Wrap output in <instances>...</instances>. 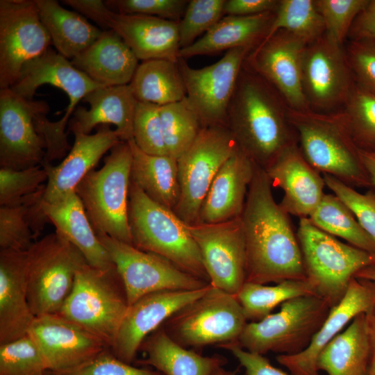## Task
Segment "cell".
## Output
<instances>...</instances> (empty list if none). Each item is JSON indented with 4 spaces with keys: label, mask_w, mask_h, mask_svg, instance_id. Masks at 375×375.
Returning a JSON list of instances; mask_svg holds the SVG:
<instances>
[{
    "label": "cell",
    "mask_w": 375,
    "mask_h": 375,
    "mask_svg": "<svg viewBox=\"0 0 375 375\" xmlns=\"http://www.w3.org/2000/svg\"><path fill=\"white\" fill-rule=\"evenodd\" d=\"M265 169L255 165L241 215L247 256L246 282L266 285L306 278L290 215L276 203Z\"/></svg>",
    "instance_id": "6da1fadb"
},
{
    "label": "cell",
    "mask_w": 375,
    "mask_h": 375,
    "mask_svg": "<svg viewBox=\"0 0 375 375\" xmlns=\"http://www.w3.org/2000/svg\"><path fill=\"white\" fill-rule=\"evenodd\" d=\"M227 128L238 148L263 169L298 142L270 85L244 62L228 108Z\"/></svg>",
    "instance_id": "7a4b0ae2"
},
{
    "label": "cell",
    "mask_w": 375,
    "mask_h": 375,
    "mask_svg": "<svg viewBox=\"0 0 375 375\" xmlns=\"http://www.w3.org/2000/svg\"><path fill=\"white\" fill-rule=\"evenodd\" d=\"M287 119L297 134L303 156L313 168L351 188H372L343 114L326 115L292 110Z\"/></svg>",
    "instance_id": "3957f363"
},
{
    "label": "cell",
    "mask_w": 375,
    "mask_h": 375,
    "mask_svg": "<svg viewBox=\"0 0 375 375\" xmlns=\"http://www.w3.org/2000/svg\"><path fill=\"white\" fill-rule=\"evenodd\" d=\"M128 222L133 245L159 255L209 283L199 248L188 224L150 199L131 181Z\"/></svg>",
    "instance_id": "277c9868"
},
{
    "label": "cell",
    "mask_w": 375,
    "mask_h": 375,
    "mask_svg": "<svg viewBox=\"0 0 375 375\" xmlns=\"http://www.w3.org/2000/svg\"><path fill=\"white\" fill-rule=\"evenodd\" d=\"M131 162L128 142H120L111 149L99 169L85 176L75 192L95 232L133 244L128 222Z\"/></svg>",
    "instance_id": "5b68a950"
},
{
    "label": "cell",
    "mask_w": 375,
    "mask_h": 375,
    "mask_svg": "<svg viewBox=\"0 0 375 375\" xmlns=\"http://www.w3.org/2000/svg\"><path fill=\"white\" fill-rule=\"evenodd\" d=\"M297 235L306 278L331 308L343 299L358 272L375 265V253L340 242L308 218L300 219Z\"/></svg>",
    "instance_id": "8992f818"
},
{
    "label": "cell",
    "mask_w": 375,
    "mask_h": 375,
    "mask_svg": "<svg viewBox=\"0 0 375 375\" xmlns=\"http://www.w3.org/2000/svg\"><path fill=\"white\" fill-rule=\"evenodd\" d=\"M128 303L116 269L84 263L72 290L58 313L101 339L110 349Z\"/></svg>",
    "instance_id": "52a82bcc"
},
{
    "label": "cell",
    "mask_w": 375,
    "mask_h": 375,
    "mask_svg": "<svg viewBox=\"0 0 375 375\" xmlns=\"http://www.w3.org/2000/svg\"><path fill=\"white\" fill-rule=\"evenodd\" d=\"M258 322L245 326L236 344L265 355H294L305 350L326 320L331 307L317 295L291 299Z\"/></svg>",
    "instance_id": "ba28073f"
},
{
    "label": "cell",
    "mask_w": 375,
    "mask_h": 375,
    "mask_svg": "<svg viewBox=\"0 0 375 375\" xmlns=\"http://www.w3.org/2000/svg\"><path fill=\"white\" fill-rule=\"evenodd\" d=\"M247 323L236 295L210 285L161 327L177 343L192 349L237 344Z\"/></svg>",
    "instance_id": "9c48e42d"
},
{
    "label": "cell",
    "mask_w": 375,
    "mask_h": 375,
    "mask_svg": "<svg viewBox=\"0 0 375 375\" xmlns=\"http://www.w3.org/2000/svg\"><path fill=\"white\" fill-rule=\"evenodd\" d=\"M28 252V299L35 317L58 314L76 272L86 262L81 251L55 232L35 241Z\"/></svg>",
    "instance_id": "30bf717a"
},
{
    "label": "cell",
    "mask_w": 375,
    "mask_h": 375,
    "mask_svg": "<svg viewBox=\"0 0 375 375\" xmlns=\"http://www.w3.org/2000/svg\"><path fill=\"white\" fill-rule=\"evenodd\" d=\"M95 233L123 283L128 306L150 293L196 290L210 285L159 255L141 250L103 233Z\"/></svg>",
    "instance_id": "8fae6325"
},
{
    "label": "cell",
    "mask_w": 375,
    "mask_h": 375,
    "mask_svg": "<svg viewBox=\"0 0 375 375\" xmlns=\"http://www.w3.org/2000/svg\"><path fill=\"white\" fill-rule=\"evenodd\" d=\"M238 148L226 126H203L178 160L180 197L174 210L185 223L198 222L202 203L224 163Z\"/></svg>",
    "instance_id": "7c38bea8"
},
{
    "label": "cell",
    "mask_w": 375,
    "mask_h": 375,
    "mask_svg": "<svg viewBox=\"0 0 375 375\" xmlns=\"http://www.w3.org/2000/svg\"><path fill=\"white\" fill-rule=\"evenodd\" d=\"M252 49H231L217 62L199 69L191 67L185 59H178L186 99L203 126L227 127L228 108L242 67Z\"/></svg>",
    "instance_id": "4fadbf2b"
},
{
    "label": "cell",
    "mask_w": 375,
    "mask_h": 375,
    "mask_svg": "<svg viewBox=\"0 0 375 375\" xmlns=\"http://www.w3.org/2000/svg\"><path fill=\"white\" fill-rule=\"evenodd\" d=\"M51 44L35 0L0 1V88H10L24 65Z\"/></svg>",
    "instance_id": "5bb4252c"
},
{
    "label": "cell",
    "mask_w": 375,
    "mask_h": 375,
    "mask_svg": "<svg viewBox=\"0 0 375 375\" xmlns=\"http://www.w3.org/2000/svg\"><path fill=\"white\" fill-rule=\"evenodd\" d=\"M188 225L210 285L237 295L246 283V246L241 217L222 223Z\"/></svg>",
    "instance_id": "9a60e30c"
},
{
    "label": "cell",
    "mask_w": 375,
    "mask_h": 375,
    "mask_svg": "<svg viewBox=\"0 0 375 375\" xmlns=\"http://www.w3.org/2000/svg\"><path fill=\"white\" fill-rule=\"evenodd\" d=\"M47 102L25 99L10 88L0 91V166L21 170L42 165L46 144L38 133L36 115Z\"/></svg>",
    "instance_id": "2e32d148"
},
{
    "label": "cell",
    "mask_w": 375,
    "mask_h": 375,
    "mask_svg": "<svg viewBox=\"0 0 375 375\" xmlns=\"http://www.w3.org/2000/svg\"><path fill=\"white\" fill-rule=\"evenodd\" d=\"M307 44L303 40L280 31L264 39L244 61L296 111L308 110L301 74L302 55Z\"/></svg>",
    "instance_id": "e0dca14e"
},
{
    "label": "cell",
    "mask_w": 375,
    "mask_h": 375,
    "mask_svg": "<svg viewBox=\"0 0 375 375\" xmlns=\"http://www.w3.org/2000/svg\"><path fill=\"white\" fill-rule=\"evenodd\" d=\"M28 333L39 347L48 371L72 372L110 349L101 339L59 314L35 317Z\"/></svg>",
    "instance_id": "ac0fdd59"
},
{
    "label": "cell",
    "mask_w": 375,
    "mask_h": 375,
    "mask_svg": "<svg viewBox=\"0 0 375 375\" xmlns=\"http://www.w3.org/2000/svg\"><path fill=\"white\" fill-rule=\"evenodd\" d=\"M196 290H164L148 294L128 306L111 348L120 360L131 364L144 340L172 315L210 288Z\"/></svg>",
    "instance_id": "d6986e66"
},
{
    "label": "cell",
    "mask_w": 375,
    "mask_h": 375,
    "mask_svg": "<svg viewBox=\"0 0 375 375\" xmlns=\"http://www.w3.org/2000/svg\"><path fill=\"white\" fill-rule=\"evenodd\" d=\"M341 50L325 38L305 48L301 59L303 89L308 103L320 108L346 102L354 86Z\"/></svg>",
    "instance_id": "ffe728a7"
},
{
    "label": "cell",
    "mask_w": 375,
    "mask_h": 375,
    "mask_svg": "<svg viewBox=\"0 0 375 375\" xmlns=\"http://www.w3.org/2000/svg\"><path fill=\"white\" fill-rule=\"evenodd\" d=\"M44 84L60 88L68 96L69 104L65 115L56 122L62 129L68 124L78 102L91 91L102 87L51 48L26 62L10 88L18 96L33 100L38 88Z\"/></svg>",
    "instance_id": "44dd1931"
},
{
    "label": "cell",
    "mask_w": 375,
    "mask_h": 375,
    "mask_svg": "<svg viewBox=\"0 0 375 375\" xmlns=\"http://www.w3.org/2000/svg\"><path fill=\"white\" fill-rule=\"evenodd\" d=\"M375 306V282L353 278L343 299L332 307L310 345L294 355H278L277 362L291 375H319L317 359L323 349L358 315Z\"/></svg>",
    "instance_id": "7402d4cb"
},
{
    "label": "cell",
    "mask_w": 375,
    "mask_h": 375,
    "mask_svg": "<svg viewBox=\"0 0 375 375\" xmlns=\"http://www.w3.org/2000/svg\"><path fill=\"white\" fill-rule=\"evenodd\" d=\"M73 134L74 144L60 164L53 166L45 161L42 164L48 175L42 203H53L74 192L102 156L122 142L116 131L109 125L99 126L93 134Z\"/></svg>",
    "instance_id": "603a6c76"
},
{
    "label": "cell",
    "mask_w": 375,
    "mask_h": 375,
    "mask_svg": "<svg viewBox=\"0 0 375 375\" xmlns=\"http://www.w3.org/2000/svg\"><path fill=\"white\" fill-rule=\"evenodd\" d=\"M272 186L284 192L281 207L289 215L308 218L321 201L323 176L303 156L297 143L285 149L265 169Z\"/></svg>",
    "instance_id": "cb8c5ba5"
},
{
    "label": "cell",
    "mask_w": 375,
    "mask_h": 375,
    "mask_svg": "<svg viewBox=\"0 0 375 375\" xmlns=\"http://www.w3.org/2000/svg\"><path fill=\"white\" fill-rule=\"evenodd\" d=\"M28 251L0 249V344L28 333L35 318L28 299Z\"/></svg>",
    "instance_id": "d4e9b609"
},
{
    "label": "cell",
    "mask_w": 375,
    "mask_h": 375,
    "mask_svg": "<svg viewBox=\"0 0 375 375\" xmlns=\"http://www.w3.org/2000/svg\"><path fill=\"white\" fill-rule=\"evenodd\" d=\"M254 170L255 164L238 148L215 177L197 222L217 224L240 217Z\"/></svg>",
    "instance_id": "484cf974"
},
{
    "label": "cell",
    "mask_w": 375,
    "mask_h": 375,
    "mask_svg": "<svg viewBox=\"0 0 375 375\" xmlns=\"http://www.w3.org/2000/svg\"><path fill=\"white\" fill-rule=\"evenodd\" d=\"M83 101L89 104V109L76 108L68 123V131L90 134L97 126L113 124L122 141L133 139L138 101L129 85L100 87L88 93Z\"/></svg>",
    "instance_id": "4316f807"
},
{
    "label": "cell",
    "mask_w": 375,
    "mask_h": 375,
    "mask_svg": "<svg viewBox=\"0 0 375 375\" xmlns=\"http://www.w3.org/2000/svg\"><path fill=\"white\" fill-rule=\"evenodd\" d=\"M109 30L122 38L138 60L178 59V22L113 12Z\"/></svg>",
    "instance_id": "83f0119b"
},
{
    "label": "cell",
    "mask_w": 375,
    "mask_h": 375,
    "mask_svg": "<svg viewBox=\"0 0 375 375\" xmlns=\"http://www.w3.org/2000/svg\"><path fill=\"white\" fill-rule=\"evenodd\" d=\"M138 60L115 31L106 30L91 46L70 61L101 85L115 86L131 83Z\"/></svg>",
    "instance_id": "f1b7e54d"
},
{
    "label": "cell",
    "mask_w": 375,
    "mask_h": 375,
    "mask_svg": "<svg viewBox=\"0 0 375 375\" xmlns=\"http://www.w3.org/2000/svg\"><path fill=\"white\" fill-rule=\"evenodd\" d=\"M42 208L56 232L75 246L90 265L102 269L115 268L75 192L53 203L42 202Z\"/></svg>",
    "instance_id": "f546056e"
},
{
    "label": "cell",
    "mask_w": 375,
    "mask_h": 375,
    "mask_svg": "<svg viewBox=\"0 0 375 375\" xmlns=\"http://www.w3.org/2000/svg\"><path fill=\"white\" fill-rule=\"evenodd\" d=\"M272 12L253 16H224L192 45L180 49L178 58L217 54L240 47L255 48L267 36Z\"/></svg>",
    "instance_id": "4dcf8cb0"
},
{
    "label": "cell",
    "mask_w": 375,
    "mask_h": 375,
    "mask_svg": "<svg viewBox=\"0 0 375 375\" xmlns=\"http://www.w3.org/2000/svg\"><path fill=\"white\" fill-rule=\"evenodd\" d=\"M140 351L144 356L138 362L162 375H211L226 362L220 356H202L181 346L161 326L144 340Z\"/></svg>",
    "instance_id": "1f68e13d"
},
{
    "label": "cell",
    "mask_w": 375,
    "mask_h": 375,
    "mask_svg": "<svg viewBox=\"0 0 375 375\" xmlns=\"http://www.w3.org/2000/svg\"><path fill=\"white\" fill-rule=\"evenodd\" d=\"M370 359L367 319L361 313L323 349L317 368L328 375H369Z\"/></svg>",
    "instance_id": "d6a6232c"
},
{
    "label": "cell",
    "mask_w": 375,
    "mask_h": 375,
    "mask_svg": "<svg viewBox=\"0 0 375 375\" xmlns=\"http://www.w3.org/2000/svg\"><path fill=\"white\" fill-rule=\"evenodd\" d=\"M39 16L56 51L72 60L86 50L102 31L55 0H35Z\"/></svg>",
    "instance_id": "836d02e7"
},
{
    "label": "cell",
    "mask_w": 375,
    "mask_h": 375,
    "mask_svg": "<svg viewBox=\"0 0 375 375\" xmlns=\"http://www.w3.org/2000/svg\"><path fill=\"white\" fill-rule=\"evenodd\" d=\"M127 142L132 153L131 181L150 199L174 211L181 192L178 160L168 155L148 154L133 139Z\"/></svg>",
    "instance_id": "e575fe53"
},
{
    "label": "cell",
    "mask_w": 375,
    "mask_h": 375,
    "mask_svg": "<svg viewBox=\"0 0 375 375\" xmlns=\"http://www.w3.org/2000/svg\"><path fill=\"white\" fill-rule=\"evenodd\" d=\"M128 85L138 102L162 106L186 97L178 60L152 59L142 61Z\"/></svg>",
    "instance_id": "d590c367"
},
{
    "label": "cell",
    "mask_w": 375,
    "mask_h": 375,
    "mask_svg": "<svg viewBox=\"0 0 375 375\" xmlns=\"http://www.w3.org/2000/svg\"><path fill=\"white\" fill-rule=\"evenodd\" d=\"M308 295H317L316 290L313 284L305 278L286 280L274 285L246 282L236 297L247 320L258 322L283 303Z\"/></svg>",
    "instance_id": "8d00e7d4"
},
{
    "label": "cell",
    "mask_w": 375,
    "mask_h": 375,
    "mask_svg": "<svg viewBox=\"0 0 375 375\" xmlns=\"http://www.w3.org/2000/svg\"><path fill=\"white\" fill-rule=\"evenodd\" d=\"M308 219L326 233L340 237L358 249L375 253V240L365 231L348 206L335 194H324Z\"/></svg>",
    "instance_id": "74e56055"
},
{
    "label": "cell",
    "mask_w": 375,
    "mask_h": 375,
    "mask_svg": "<svg viewBox=\"0 0 375 375\" xmlns=\"http://www.w3.org/2000/svg\"><path fill=\"white\" fill-rule=\"evenodd\" d=\"M160 115L167 155L178 160L193 144L203 126L186 97L160 106Z\"/></svg>",
    "instance_id": "f35d334b"
},
{
    "label": "cell",
    "mask_w": 375,
    "mask_h": 375,
    "mask_svg": "<svg viewBox=\"0 0 375 375\" xmlns=\"http://www.w3.org/2000/svg\"><path fill=\"white\" fill-rule=\"evenodd\" d=\"M45 188L23 203L0 207V249L28 251L40 235L34 204Z\"/></svg>",
    "instance_id": "ab89813d"
},
{
    "label": "cell",
    "mask_w": 375,
    "mask_h": 375,
    "mask_svg": "<svg viewBox=\"0 0 375 375\" xmlns=\"http://www.w3.org/2000/svg\"><path fill=\"white\" fill-rule=\"evenodd\" d=\"M280 31H286L307 44L319 39L325 31V27L315 1H279L274 19L265 39Z\"/></svg>",
    "instance_id": "60d3db41"
},
{
    "label": "cell",
    "mask_w": 375,
    "mask_h": 375,
    "mask_svg": "<svg viewBox=\"0 0 375 375\" xmlns=\"http://www.w3.org/2000/svg\"><path fill=\"white\" fill-rule=\"evenodd\" d=\"M346 103L343 115L355 144L362 151L375 152V95L356 85Z\"/></svg>",
    "instance_id": "b9f144b4"
},
{
    "label": "cell",
    "mask_w": 375,
    "mask_h": 375,
    "mask_svg": "<svg viewBox=\"0 0 375 375\" xmlns=\"http://www.w3.org/2000/svg\"><path fill=\"white\" fill-rule=\"evenodd\" d=\"M47 371L44 356L28 333L0 344V375H45Z\"/></svg>",
    "instance_id": "7bdbcfd3"
},
{
    "label": "cell",
    "mask_w": 375,
    "mask_h": 375,
    "mask_svg": "<svg viewBox=\"0 0 375 375\" xmlns=\"http://www.w3.org/2000/svg\"><path fill=\"white\" fill-rule=\"evenodd\" d=\"M47 172L42 165L15 170L0 169V205L23 203L45 188Z\"/></svg>",
    "instance_id": "ee69618b"
},
{
    "label": "cell",
    "mask_w": 375,
    "mask_h": 375,
    "mask_svg": "<svg viewBox=\"0 0 375 375\" xmlns=\"http://www.w3.org/2000/svg\"><path fill=\"white\" fill-rule=\"evenodd\" d=\"M225 1H189L185 13L178 22L181 49L194 43L224 16Z\"/></svg>",
    "instance_id": "f6af8a7d"
},
{
    "label": "cell",
    "mask_w": 375,
    "mask_h": 375,
    "mask_svg": "<svg viewBox=\"0 0 375 375\" xmlns=\"http://www.w3.org/2000/svg\"><path fill=\"white\" fill-rule=\"evenodd\" d=\"M369 0H319L317 8L324 23L326 38L341 47L344 38L360 11Z\"/></svg>",
    "instance_id": "bcb514c9"
},
{
    "label": "cell",
    "mask_w": 375,
    "mask_h": 375,
    "mask_svg": "<svg viewBox=\"0 0 375 375\" xmlns=\"http://www.w3.org/2000/svg\"><path fill=\"white\" fill-rule=\"evenodd\" d=\"M133 139L136 145L148 154L167 155L159 106L138 102L133 120Z\"/></svg>",
    "instance_id": "7dc6e473"
},
{
    "label": "cell",
    "mask_w": 375,
    "mask_h": 375,
    "mask_svg": "<svg viewBox=\"0 0 375 375\" xmlns=\"http://www.w3.org/2000/svg\"><path fill=\"white\" fill-rule=\"evenodd\" d=\"M322 176L326 185L348 206L365 231L375 240V188L362 194L333 176Z\"/></svg>",
    "instance_id": "c3c4849f"
},
{
    "label": "cell",
    "mask_w": 375,
    "mask_h": 375,
    "mask_svg": "<svg viewBox=\"0 0 375 375\" xmlns=\"http://www.w3.org/2000/svg\"><path fill=\"white\" fill-rule=\"evenodd\" d=\"M108 8L114 12L143 15L179 22L189 1L186 0H106Z\"/></svg>",
    "instance_id": "681fc988"
},
{
    "label": "cell",
    "mask_w": 375,
    "mask_h": 375,
    "mask_svg": "<svg viewBox=\"0 0 375 375\" xmlns=\"http://www.w3.org/2000/svg\"><path fill=\"white\" fill-rule=\"evenodd\" d=\"M45 375H162L158 371L133 366L118 358L110 349H106L79 368L62 374L49 371Z\"/></svg>",
    "instance_id": "f907efd6"
},
{
    "label": "cell",
    "mask_w": 375,
    "mask_h": 375,
    "mask_svg": "<svg viewBox=\"0 0 375 375\" xmlns=\"http://www.w3.org/2000/svg\"><path fill=\"white\" fill-rule=\"evenodd\" d=\"M348 62L357 85L375 95V43L353 41L349 48Z\"/></svg>",
    "instance_id": "816d5d0a"
},
{
    "label": "cell",
    "mask_w": 375,
    "mask_h": 375,
    "mask_svg": "<svg viewBox=\"0 0 375 375\" xmlns=\"http://www.w3.org/2000/svg\"><path fill=\"white\" fill-rule=\"evenodd\" d=\"M222 348L229 351L239 362L244 369V375H289L274 367L264 355L249 351L236 344Z\"/></svg>",
    "instance_id": "f5cc1de1"
},
{
    "label": "cell",
    "mask_w": 375,
    "mask_h": 375,
    "mask_svg": "<svg viewBox=\"0 0 375 375\" xmlns=\"http://www.w3.org/2000/svg\"><path fill=\"white\" fill-rule=\"evenodd\" d=\"M62 2L81 15L92 19L104 31L109 30L113 12L108 8L104 1L101 0H62Z\"/></svg>",
    "instance_id": "db71d44e"
},
{
    "label": "cell",
    "mask_w": 375,
    "mask_h": 375,
    "mask_svg": "<svg viewBox=\"0 0 375 375\" xmlns=\"http://www.w3.org/2000/svg\"><path fill=\"white\" fill-rule=\"evenodd\" d=\"M275 0H226L224 14L229 16L248 17L276 10L278 5Z\"/></svg>",
    "instance_id": "11a10c76"
},
{
    "label": "cell",
    "mask_w": 375,
    "mask_h": 375,
    "mask_svg": "<svg viewBox=\"0 0 375 375\" xmlns=\"http://www.w3.org/2000/svg\"><path fill=\"white\" fill-rule=\"evenodd\" d=\"M350 33L354 41L375 43V0H369L355 19Z\"/></svg>",
    "instance_id": "9f6ffc18"
},
{
    "label": "cell",
    "mask_w": 375,
    "mask_h": 375,
    "mask_svg": "<svg viewBox=\"0 0 375 375\" xmlns=\"http://www.w3.org/2000/svg\"><path fill=\"white\" fill-rule=\"evenodd\" d=\"M371 349L369 375L375 374V306L365 313Z\"/></svg>",
    "instance_id": "6f0895ef"
},
{
    "label": "cell",
    "mask_w": 375,
    "mask_h": 375,
    "mask_svg": "<svg viewBox=\"0 0 375 375\" xmlns=\"http://www.w3.org/2000/svg\"><path fill=\"white\" fill-rule=\"evenodd\" d=\"M361 159L369 174L372 187L375 188V152L359 149Z\"/></svg>",
    "instance_id": "680465c9"
},
{
    "label": "cell",
    "mask_w": 375,
    "mask_h": 375,
    "mask_svg": "<svg viewBox=\"0 0 375 375\" xmlns=\"http://www.w3.org/2000/svg\"><path fill=\"white\" fill-rule=\"evenodd\" d=\"M355 277L375 282V265L360 270L356 273Z\"/></svg>",
    "instance_id": "91938a15"
},
{
    "label": "cell",
    "mask_w": 375,
    "mask_h": 375,
    "mask_svg": "<svg viewBox=\"0 0 375 375\" xmlns=\"http://www.w3.org/2000/svg\"><path fill=\"white\" fill-rule=\"evenodd\" d=\"M211 375H231L228 372L221 367L216 369Z\"/></svg>",
    "instance_id": "94428289"
},
{
    "label": "cell",
    "mask_w": 375,
    "mask_h": 375,
    "mask_svg": "<svg viewBox=\"0 0 375 375\" xmlns=\"http://www.w3.org/2000/svg\"><path fill=\"white\" fill-rule=\"evenodd\" d=\"M370 375H375V374H370Z\"/></svg>",
    "instance_id": "6125c7cd"
}]
</instances>
